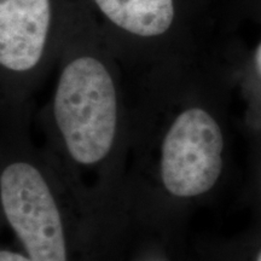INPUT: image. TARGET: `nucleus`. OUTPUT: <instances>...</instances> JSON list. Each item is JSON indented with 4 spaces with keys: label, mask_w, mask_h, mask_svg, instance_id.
<instances>
[{
    "label": "nucleus",
    "mask_w": 261,
    "mask_h": 261,
    "mask_svg": "<svg viewBox=\"0 0 261 261\" xmlns=\"http://www.w3.org/2000/svg\"><path fill=\"white\" fill-rule=\"evenodd\" d=\"M254 67H255L257 76L261 79V42L257 45L255 52H254Z\"/></svg>",
    "instance_id": "nucleus-9"
},
{
    "label": "nucleus",
    "mask_w": 261,
    "mask_h": 261,
    "mask_svg": "<svg viewBox=\"0 0 261 261\" xmlns=\"http://www.w3.org/2000/svg\"><path fill=\"white\" fill-rule=\"evenodd\" d=\"M85 0H0V104L24 106L56 67Z\"/></svg>",
    "instance_id": "nucleus-4"
},
{
    "label": "nucleus",
    "mask_w": 261,
    "mask_h": 261,
    "mask_svg": "<svg viewBox=\"0 0 261 261\" xmlns=\"http://www.w3.org/2000/svg\"><path fill=\"white\" fill-rule=\"evenodd\" d=\"M201 261H261V223L228 238H204L192 244Z\"/></svg>",
    "instance_id": "nucleus-6"
},
{
    "label": "nucleus",
    "mask_w": 261,
    "mask_h": 261,
    "mask_svg": "<svg viewBox=\"0 0 261 261\" xmlns=\"http://www.w3.org/2000/svg\"><path fill=\"white\" fill-rule=\"evenodd\" d=\"M40 114L45 146L100 225L119 214L129 149L126 71L89 9L58 57Z\"/></svg>",
    "instance_id": "nucleus-2"
},
{
    "label": "nucleus",
    "mask_w": 261,
    "mask_h": 261,
    "mask_svg": "<svg viewBox=\"0 0 261 261\" xmlns=\"http://www.w3.org/2000/svg\"><path fill=\"white\" fill-rule=\"evenodd\" d=\"M0 113V207L17 248L31 261L99 260V221L50 150L33 140V103Z\"/></svg>",
    "instance_id": "nucleus-3"
},
{
    "label": "nucleus",
    "mask_w": 261,
    "mask_h": 261,
    "mask_svg": "<svg viewBox=\"0 0 261 261\" xmlns=\"http://www.w3.org/2000/svg\"><path fill=\"white\" fill-rule=\"evenodd\" d=\"M0 261H31L19 248L3 246L0 249Z\"/></svg>",
    "instance_id": "nucleus-8"
},
{
    "label": "nucleus",
    "mask_w": 261,
    "mask_h": 261,
    "mask_svg": "<svg viewBox=\"0 0 261 261\" xmlns=\"http://www.w3.org/2000/svg\"><path fill=\"white\" fill-rule=\"evenodd\" d=\"M133 79L122 210L187 228L227 178L224 123L197 83V60Z\"/></svg>",
    "instance_id": "nucleus-1"
},
{
    "label": "nucleus",
    "mask_w": 261,
    "mask_h": 261,
    "mask_svg": "<svg viewBox=\"0 0 261 261\" xmlns=\"http://www.w3.org/2000/svg\"><path fill=\"white\" fill-rule=\"evenodd\" d=\"M246 195L255 214L256 221L261 223V160L254 165L252 169L249 180L247 182Z\"/></svg>",
    "instance_id": "nucleus-7"
},
{
    "label": "nucleus",
    "mask_w": 261,
    "mask_h": 261,
    "mask_svg": "<svg viewBox=\"0 0 261 261\" xmlns=\"http://www.w3.org/2000/svg\"><path fill=\"white\" fill-rule=\"evenodd\" d=\"M99 261H201L187 228L148 223L123 213L108 228Z\"/></svg>",
    "instance_id": "nucleus-5"
}]
</instances>
